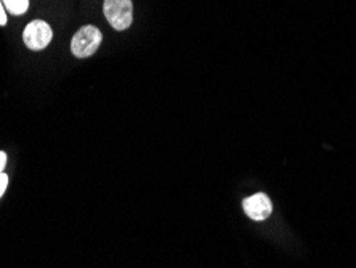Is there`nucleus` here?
Listing matches in <instances>:
<instances>
[{"mask_svg":"<svg viewBox=\"0 0 356 268\" xmlns=\"http://www.w3.org/2000/svg\"><path fill=\"white\" fill-rule=\"evenodd\" d=\"M2 3L5 10L15 15V17H21L29 8V0H2Z\"/></svg>","mask_w":356,"mask_h":268,"instance_id":"39448f33","label":"nucleus"},{"mask_svg":"<svg viewBox=\"0 0 356 268\" xmlns=\"http://www.w3.org/2000/svg\"><path fill=\"white\" fill-rule=\"evenodd\" d=\"M51 39H54V31H51L50 24L45 23L44 19L31 21L23 31L24 45L29 50H44L47 45H50Z\"/></svg>","mask_w":356,"mask_h":268,"instance_id":"7ed1b4c3","label":"nucleus"},{"mask_svg":"<svg viewBox=\"0 0 356 268\" xmlns=\"http://www.w3.org/2000/svg\"><path fill=\"white\" fill-rule=\"evenodd\" d=\"M8 187V175L7 173H0V198L3 196L5 190H7Z\"/></svg>","mask_w":356,"mask_h":268,"instance_id":"423d86ee","label":"nucleus"},{"mask_svg":"<svg viewBox=\"0 0 356 268\" xmlns=\"http://www.w3.org/2000/svg\"><path fill=\"white\" fill-rule=\"evenodd\" d=\"M5 166H7V153L0 151V173H3Z\"/></svg>","mask_w":356,"mask_h":268,"instance_id":"6e6552de","label":"nucleus"},{"mask_svg":"<svg viewBox=\"0 0 356 268\" xmlns=\"http://www.w3.org/2000/svg\"><path fill=\"white\" fill-rule=\"evenodd\" d=\"M103 13L116 31H125L134 21L132 0H104Z\"/></svg>","mask_w":356,"mask_h":268,"instance_id":"f03ea898","label":"nucleus"},{"mask_svg":"<svg viewBox=\"0 0 356 268\" xmlns=\"http://www.w3.org/2000/svg\"><path fill=\"white\" fill-rule=\"evenodd\" d=\"M5 24H7V13H5V7L2 0H0V26H5Z\"/></svg>","mask_w":356,"mask_h":268,"instance_id":"0eeeda50","label":"nucleus"},{"mask_svg":"<svg viewBox=\"0 0 356 268\" xmlns=\"http://www.w3.org/2000/svg\"><path fill=\"white\" fill-rule=\"evenodd\" d=\"M103 40V34L97 26L87 24L72 36L71 52L76 58H88L99 49Z\"/></svg>","mask_w":356,"mask_h":268,"instance_id":"f257e3e1","label":"nucleus"},{"mask_svg":"<svg viewBox=\"0 0 356 268\" xmlns=\"http://www.w3.org/2000/svg\"><path fill=\"white\" fill-rule=\"evenodd\" d=\"M243 207H244V212L248 214V217H250L252 220H257V222L268 219L271 215V211H273L270 198L266 196L265 193H257V194H252V196L245 198L243 203Z\"/></svg>","mask_w":356,"mask_h":268,"instance_id":"20e7f679","label":"nucleus"}]
</instances>
